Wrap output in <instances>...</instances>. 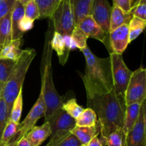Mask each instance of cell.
Instances as JSON below:
<instances>
[{"instance_id":"obj_26","label":"cell","mask_w":146,"mask_h":146,"mask_svg":"<svg viewBox=\"0 0 146 146\" xmlns=\"http://www.w3.org/2000/svg\"><path fill=\"white\" fill-rule=\"evenodd\" d=\"M61 108L75 120L79 117L84 109L81 106L78 104L76 98H71L66 102L64 103Z\"/></svg>"},{"instance_id":"obj_1","label":"cell","mask_w":146,"mask_h":146,"mask_svg":"<svg viewBox=\"0 0 146 146\" xmlns=\"http://www.w3.org/2000/svg\"><path fill=\"white\" fill-rule=\"evenodd\" d=\"M87 101L88 108L94 110L97 115L101 138L106 140L111 133L122 130L126 106L125 99L113 89L107 94L95 96Z\"/></svg>"},{"instance_id":"obj_25","label":"cell","mask_w":146,"mask_h":146,"mask_svg":"<svg viewBox=\"0 0 146 146\" xmlns=\"http://www.w3.org/2000/svg\"><path fill=\"white\" fill-rule=\"evenodd\" d=\"M128 26L129 31V43H131L133 40L136 39L145 29L146 21L133 17Z\"/></svg>"},{"instance_id":"obj_18","label":"cell","mask_w":146,"mask_h":146,"mask_svg":"<svg viewBox=\"0 0 146 146\" xmlns=\"http://www.w3.org/2000/svg\"><path fill=\"white\" fill-rule=\"evenodd\" d=\"M132 17L131 12H125L117 6H113L110 18V32L123 24L128 25Z\"/></svg>"},{"instance_id":"obj_31","label":"cell","mask_w":146,"mask_h":146,"mask_svg":"<svg viewBox=\"0 0 146 146\" xmlns=\"http://www.w3.org/2000/svg\"><path fill=\"white\" fill-rule=\"evenodd\" d=\"M47 146H81L82 144L77 139L76 137L73 133H69L66 136L54 141L48 142Z\"/></svg>"},{"instance_id":"obj_35","label":"cell","mask_w":146,"mask_h":146,"mask_svg":"<svg viewBox=\"0 0 146 146\" xmlns=\"http://www.w3.org/2000/svg\"><path fill=\"white\" fill-rule=\"evenodd\" d=\"M17 0H0V20L11 13Z\"/></svg>"},{"instance_id":"obj_44","label":"cell","mask_w":146,"mask_h":146,"mask_svg":"<svg viewBox=\"0 0 146 146\" xmlns=\"http://www.w3.org/2000/svg\"><path fill=\"white\" fill-rule=\"evenodd\" d=\"M4 86L0 82V97H1V94H2V91H3V88H4Z\"/></svg>"},{"instance_id":"obj_36","label":"cell","mask_w":146,"mask_h":146,"mask_svg":"<svg viewBox=\"0 0 146 146\" xmlns=\"http://www.w3.org/2000/svg\"><path fill=\"white\" fill-rule=\"evenodd\" d=\"M131 13L133 17L146 21V4H138L133 7L131 9Z\"/></svg>"},{"instance_id":"obj_42","label":"cell","mask_w":146,"mask_h":146,"mask_svg":"<svg viewBox=\"0 0 146 146\" xmlns=\"http://www.w3.org/2000/svg\"><path fill=\"white\" fill-rule=\"evenodd\" d=\"M138 4H146V0H132V8Z\"/></svg>"},{"instance_id":"obj_30","label":"cell","mask_w":146,"mask_h":146,"mask_svg":"<svg viewBox=\"0 0 146 146\" xmlns=\"http://www.w3.org/2000/svg\"><path fill=\"white\" fill-rule=\"evenodd\" d=\"M71 36L76 48H79L80 50H82L87 46L88 36L78 27H76L74 28L71 33Z\"/></svg>"},{"instance_id":"obj_7","label":"cell","mask_w":146,"mask_h":146,"mask_svg":"<svg viewBox=\"0 0 146 146\" xmlns=\"http://www.w3.org/2000/svg\"><path fill=\"white\" fill-rule=\"evenodd\" d=\"M109 56L111 62L113 91L119 96L124 98L125 90L133 71L125 65L122 54L111 53Z\"/></svg>"},{"instance_id":"obj_45","label":"cell","mask_w":146,"mask_h":146,"mask_svg":"<svg viewBox=\"0 0 146 146\" xmlns=\"http://www.w3.org/2000/svg\"><path fill=\"white\" fill-rule=\"evenodd\" d=\"M17 142H13V143H10L7 144V146H17Z\"/></svg>"},{"instance_id":"obj_9","label":"cell","mask_w":146,"mask_h":146,"mask_svg":"<svg viewBox=\"0 0 146 146\" xmlns=\"http://www.w3.org/2000/svg\"><path fill=\"white\" fill-rule=\"evenodd\" d=\"M46 112V105L44 101V94L40 91L39 96L33 106L31 109L27 114L24 121L19 123L17 134L14 140V142H17L20 138L27 135V134L35 126L37 121L42 117H44Z\"/></svg>"},{"instance_id":"obj_17","label":"cell","mask_w":146,"mask_h":146,"mask_svg":"<svg viewBox=\"0 0 146 146\" xmlns=\"http://www.w3.org/2000/svg\"><path fill=\"white\" fill-rule=\"evenodd\" d=\"M74 15L75 26L77 27L80 21L90 15L93 0H71Z\"/></svg>"},{"instance_id":"obj_14","label":"cell","mask_w":146,"mask_h":146,"mask_svg":"<svg viewBox=\"0 0 146 146\" xmlns=\"http://www.w3.org/2000/svg\"><path fill=\"white\" fill-rule=\"evenodd\" d=\"M51 135V128L48 122L40 126H34L27 134V137L32 146H40Z\"/></svg>"},{"instance_id":"obj_23","label":"cell","mask_w":146,"mask_h":146,"mask_svg":"<svg viewBox=\"0 0 146 146\" xmlns=\"http://www.w3.org/2000/svg\"><path fill=\"white\" fill-rule=\"evenodd\" d=\"M39 11V19H51L60 0H34Z\"/></svg>"},{"instance_id":"obj_27","label":"cell","mask_w":146,"mask_h":146,"mask_svg":"<svg viewBox=\"0 0 146 146\" xmlns=\"http://www.w3.org/2000/svg\"><path fill=\"white\" fill-rule=\"evenodd\" d=\"M23 108V95L22 90L20 91L18 96L14 100V104L12 105L11 112H10V118L9 120L13 121L15 123H19L20 118L21 116V113H22Z\"/></svg>"},{"instance_id":"obj_6","label":"cell","mask_w":146,"mask_h":146,"mask_svg":"<svg viewBox=\"0 0 146 146\" xmlns=\"http://www.w3.org/2000/svg\"><path fill=\"white\" fill-rule=\"evenodd\" d=\"M146 98V69L140 67L133 71L125 92V106L142 104Z\"/></svg>"},{"instance_id":"obj_21","label":"cell","mask_w":146,"mask_h":146,"mask_svg":"<svg viewBox=\"0 0 146 146\" xmlns=\"http://www.w3.org/2000/svg\"><path fill=\"white\" fill-rule=\"evenodd\" d=\"M11 14L0 20V50L12 41Z\"/></svg>"},{"instance_id":"obj_12","label":"cell","mask_w":146,"mask_h":146,"mask_svg":"<svg viewBox=\"0 0 146 146\" xmlns=\"http://www.w3.org/2000/svg\"><path fill=\"white\" fill-rule=\"evenodd\" d=\"M77 27L84 31L88 38H93L104 44L110 53L109 36L104 32V30L95 21L91 15L83 19Z\"/></svg>"},{"instance_id":"obj_2","label":"cell","mask_w":146,"mask_h":146,"mask_svg":"<svg viewBox=\"0 0 146 146\" xmlns=\"http://www.w3.org/2000/svg\"><path fill=\"white\" fill-rule=\"evenodd\" d=\"M81 51L86 59L85 73L82 79L86 91L87 99L112 91L113 83L110 56L99 58L88 46Z\"/></svg>"},{"instance_id":"obj_32","label":"cell","mask_w":146,"mask_h":146,"mask_svg":"<svg viewBox=\"0 0 146 146\" xmlns=\"http://www.w3.org/2000/svg\"><path fill=\"white\" fill-rule=\"evenodd\" d=\"M107 146H125V138L122 130L112 133L106 139Z\"/></svg>"},{"instance_id":"obj_46","label":"cell","mask_w":146,"mask_h":146,"mask_svg":"<svg viewBox=\"0 0 146 146\" xmlns=\"http://www.w3.org/2000/svg\"><path fill=\"white\" fill-rule=\"evenodd\" d=\"M0 146H7V145L4 143H3L2 142H1V141H0Z\"/></svg>"},{"instance_id":"obj_41","label":"cell","mask_w":146,"mask_h":146,"mask_svg":"<svg viewBox=\"0 0 146 146\" xmlns=\"http://www.w3.org/2000/svg\"><path fill=\"white\" fill-rule=\"evenodd\" d=\"M17 146H32L31 145V143L29 142V141L27 138V135L22 137L21 138H20L18 141H17Z\"/></svg>"},{"instance_id":"obj_34","label":"cell","mask_w":146,"mask_h":146,"mask_svg":"<svg viewBox=\"0 0 146 146\" xmlns=\"http://www.w3.org/2000/svg\"><path fill=\"white\" fill-rule=\"evenodd\" d=\"M24 17L35 21L36 19H39V11L36 4L34 0L27 3L24 6Z\"/></svg>"},{"instance_id":"obj_28","label":"cell","mask_w":146,"mask_h":146,"mask_svg":"<svg viewBox=\"0 0 146 146\" xmlns=\"http://www.w3.org/2000/svg\"><path fill=\"white\" fill-rule=\"evenodd\" d=\"M19 124L15 123L11 120H9L4 128V131H3L2 135H1V142L3 143L7 144L10 143L14 142V140L15 138L16 135L17 134V130H18Z\"/></svg>"},{"instance_id":"obj_33","label":"cell","mask_w":146,"mask_h":146,"mask_svg":"<svg viewBox=\"0 0 146 146\" xmlns=\"http://www.w3.org/2000/svg\"><path fill=\"white\" fill-rule=\"evenodd\" d=\"M10 118V113L8 111L7 104L2 97H0V141L4 128Z\"/></svg>"},{"instance_id":"obj_39","label":"cell","mask_w":146,"mask_h":146,"mask_svg":"<svg viewBox=\"0 0 146 146\" xmlns=\"http://www.w3.org/2000/svg\"><path fill=\"white\" fill-rule=\"evenodd\" d=\"M106 145V140L104 139L103 138H101V139H100L98 138V135L94 137L88 144H86L84 146H105Z\"/></svg>"},{"instance_id":"obj_40","label":"cell","mask_w":146,"mask_h":146,"mask_svg":"<svg viewBox=\"0 0 146 146\" xmlns=\"http://www.w3.org/2000/svg\"><path fill=\"white\" fill-rule=\"evenodd\" d=\"M64 36L65 46L68 51H71V50H74L76 48L75 44H74V41H73L72 38H71V35H65V36Z\"/></svg>"},{"instance_id":"obj_3","label":"cell","mask_w":146,"mask_h":146,"mask_svg":"<svg viewBox=\"0 0 146 146\" xmlns=\"http://www.w3.org/2000/svg\"><path fill=\"white\" fill-rule=\"evenodd\" d=\"M53 29L54 27L52 21H51L46 33L45 42L40 66L41 77V91H42L44 94L46 105V112L44 115L45 121H47L57 110L62 108V105L64 104L62 98L56 89L53 81V71L51 66L52 48L50 44L51 38L54 33L52 32Z\"/></svg>"},{"instance_id":"obj_22","label":"cell","mask_w":146,"mask_h":146,"mask_svg":"<svg viewBox=\"0 0 146 146\" xmlns=\"http://www.w3.org/2000/svg\"><path fill=\"white\" fill-rule=\"evenodd\" d=\"M21 40L22 39L12 40L9 45L1 48L0 50V58L17 61L22 52V50L20 48Z\"/></svg>"},{"instance_id":"obj_47","label":"cell","mask_w":146,"mask_h":146,"mask_svg":"<svg viewBox=\"0 0 146 146\" xmlns=\"http://www.w3.org/2000/svg\"><path fill=\"white\" fill-rule=\"evenodd\" d=\"M81 146H84V145H81Z\"/></svg>"},{"instance_id":"obj_20","label":"cell","mask_w":146,"mask_h":146,"mask_svg":"<svg viewBox=\"0 0 146 146\" xmlns=\"http://www.w3.org/2000/svg\"><path fill=\"white\" fill-rule=\"evenodd\" d=\"M24 17V7L19 1H17L11 14L12 40L22 39L24 34L19 30L18 24L20 20Z\"/></svg>"},{"instance_id":"obj_38","label":"cell","mask_w":146,"mask_h":146,"mask_svg":"<svg viewBox=\"0 0 146 146\" xmlns=\"http://www.w3.org/2000/svg\"><path fill=\"white\" fill-rule=\"evenodd\" d=\"M113 5L117 6L125 12H131L132 0H113Z\"/></svg>"},{"instance_id":"obj_13","label":"cell","mask_w":146,"mask_h":146,"mask_svg":"<svg viewBox=\"0 0 146 146\" xmlns=\"http://www.w3.org/2000/svg\"><path fill=\"white\" fill-rule=\"evenodd\" d=\"M129 44L128 24H123L109 33L110 54H122Z\"/></svg>"},{"instance_id":"obj_5","label":"cell","mask_w":146,"mask_h":146,"mask_svg":"<svg viewBox=\"0 0 146 146\" xmlns=\"http://www.w3.org/2000/svg\"><path fill=\"white\" fill-rule=\"evenodd\" d=\"M54 30L61 35H71L76 27L71 0H60L51 19Z\"/></svg>"},{"instance_id":"obj_4","label":"cell","mask_w":146,"mask_h":146,"mask_svg":"<svg viewBox=\"0 0 146 146\" xmlns=\"http://www.w3.org/2000/svg\"><path fill=\"white\" fill-rule=\"evenodd\" d=\"M36 54V53L34 48L22 50L21 56L16 61L15 66L4 85L1 97L4 98L9 113L11 112L14 100L20 91L22 90L26 74Z\"/></svg>"},{"instance_id":"obj_15","label":"cell","mask_w":146,"mask_h":146,"mask_svg":"<svg viewBox=\"0 0 146 146\" xmlns=\"http://www.w3.org/2000/svg\"><path fill=\"white\" fill-rule=\"evenodd\" d=\"M141 104H133L129 106H126L124 116L123 125L122 131L125 138L128 133L129 132L137 121L141 110Z\"/></svg>"},{"instance_id":"obj_24","label":"cell","mask_w":146,"mask_h":146,"mask_svg":"<svg viewBox=\"0 0 146 146\" xmlns=\"http://www.w3.org/2000/svg\"><path fill=\"white\" fill-rule=\"evenodd\" d=\"M98 124L96 113L91 108L84 109L81 115L76 120V125L79 127H93Z\"/></svg>"},{"instance_id":"obj_29","label":"cell","mask_w":146,"mask_h":146,"mask_svg":"<svg viewBox=\"0 0 146 146\" xmlns=\"http://www.w3.org/2000/svg\"><path fill=\"white\" fill-rule=\"evenodd\" d=\"M15 64L16 61L12 60L0 58V82L4 86L8 80Z\"/></svg>"},{"instance_id":"obj_8","label":"cell","mask_w":146,"mask_h":146,"mask_svg":"<svg viewBox=\"0 0 146 146\" xmlns=\"http://www.w3.org/2000/svg\"><path fill=\"white\" fill-rule=\"evenodd\" d=\"M45 122L49 123L51 128L49 142H54L71 133L76 126V120L62 108L57 110Z\"/></svg>"},{"instance_id":"obj_37","label":"cell","mask_w":146,"mask_h":146,"mask_svg":"<svg viewBox=\"0 0 146 146\" xmlns=\"http://www.w3.org/2000/svg\"><path fill=\"white\" fill-rule=\"evenodd\" d=\"M34 21H33V20L27 18L26 17H24L19 22V30L21 33L24 34V33L29 31L30 29H31L34 27Z\"/></svg>"},{"instance_id":"obj_19","label":"cell","mask_w":146,"mask_h":146,"mask_svg":"<svg viewBox=\"0 0 146 146\" xmlns=\"http://www.w3.org/2000/svg\"><path fill=\"white\" fill-rule=\"evenodd\" d=\"M77 139L83 145L88 144L94 137L100 134V128L98 123L93 127H79L76 125L75 128L71 131Z\"/></svg>"},{"instance_id":"obj_10","label":"cell","mask_w":146,"mask_h":146,"mask_svg":"<svg viewBox=\"0 0 146 146\" xmlns=\"http://www.w3.org/2000/svg\"><path fill=\"white\" fill-rule=\"evenodd\" d=\"M146 102L141 104L137 121L125 138V146H146Z\"/></svg>"},{"instance_id":"obj_48","label":"cell","mask_w":146,"mask_h":146,"mask_svg":"<svg viewBox=\"0 0 146 146\" xmlns=\"http://www.w3.org/2000/svg\"><path fill=\"white\" fill-rule=\"evenodd\" d=\"M46 146H47V145H46Z\"/></svg>"},{"instance_id":"obj_43","label":"cell","mask_w":146,"mask_h":146,"mask_svg":"<svg viewBox=\"0 0 146 146\" xmlns=\"http://www.w3.org/2000/svg\"><path fill=\"white\" fill-rule=\"evenodd\" d=\"M17 1H19V2L21 3V4H22V5L24 6V5H25V4H27L28 2L31 1V0H17Z\"/></svg>"},{"instance_id":"obj_16","label":"cell","mask_w":146,"mask_h":146,"mask_svg":"<svg viewBox=\"0 0 146 146\" xmlns=\"http://www.w3.org/2000/svg\"><path fill=\"white\" fill-rule=\"evenodd\" d=\"M52 50L55 51L59 58L60 64L64 65L68 60L70 51L66 48L64 42V36L61 34L54 31L50 41Z\"/></svg>"},{"instance_id":"obj_11","label":"cell","mask_w":146,"mask_h":146,"mask_svg":"<svg viewBox=\"0 0 146 146\" xmlns=\"http://www.w3.org/2000/svg\"><path fill=\"white\" fill-rule=\"evenodd\" d=\"M111 11L112 7L108 0H93L90 15L108 36Z\"/></svg>"}]
</instances>
